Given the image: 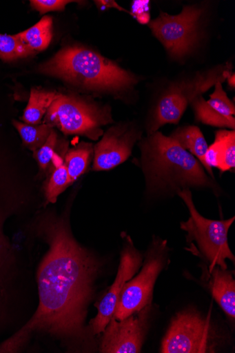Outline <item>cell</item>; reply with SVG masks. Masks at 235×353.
<instances>
[{
    "label": "cell",
    "mask_w": 235,
    "mask_h": 353,
    "mask_svg": "<svg viewBox=\"0 0 235 353\" xmlns=\"http://www.w3.org/2000/svg\"><path fill=\"white\" fill-rule=\"evenodd\" d=\"M43 232L50 250L38 272L39 305L27 325L3 349L22 345L32 332H45L66 341L82 343L85 319L101 263L74 238L61 219L44 221Z\"/></svg>",
    "instance_id": "cell-1"
},
{
    "label": "cell",
    "mask_w": 235,
    "mask_h": 353,
    "mask_svg": "<svg viewBox=\"0 0 235 353\" xmlns=\"http://www.w3.org/2000/svg\"><path fill=\"white\" fill-rule=\"evenodd\" d=\"M141 168L149 194H177L183 189L216 190L203 165L173 138L156 132L141 144Z\"/></svg>",
    "instance_id": "cell-2"
},
{
    "label": "cell",
    "mask_w": 235,
    "mask_h": 353,
    "mask_svg": "<svg viewBox=\"0 0 235 353\" xmlns=\"http://www.w3.org/2000/svg\"><path fill=\"white\" fill-rule=\"evenodd\" d=\"M40 71L94 90H121L136 83L135 77L113 61L81 47L62 49L42 64Z\"/></svg>",
    "instance_id": "cell-3"
},
{
    "label": "cell",
    "mask_w": 235,
    "mask_h": 353,
    "mask_svg": "<svg viewBox=\"0 0 235 353\" xmlns=\"http://www.w3.org/2000/svg\"><path fill=\"white\" fill-rule=\"evenodd\" d=\"M190 212V218L181 223V230L186 232L187 248L205 262L210 273L216 267L227 269V260L234 263V256L228 244V231L235 217L227 220H212L201 216L196 210L190 189L177 192Z\"/></svg>",
    "instance_id": "cell-4"
},
{
    "label": "cell",
    "mask_w": 235,
    "mask_h": 353,
    "mask_svg": "<svg viewBox=\"0 0 235 353\" xmlns=\"http://www.w3.org/2000/svg\"><path fill=\"white\" fill-rule=\"evenodd\" d=\"M167 256V241L154 236L141 272L124 285L113 316L122 320L152 305L154 285L166 265Z\"/></svg>",
    "instance_id": "cell-5"
},
{
    "label": "cell",
    "mask_w": 235,
    "mask_h": 353,
    "mask_svg": "<svg viewBox=\"0 0 235 353\" xmlns=\"http://www.w3.org/2000/svg\"><path fill=\"white\" fill-rule=\"evenodd\" d=\"M216 339L210 319L189 308L173 318L160 351L163 353L216 352Z\"/></svg>",
    "instance_id": "cell-6"
},
{
    "label": "cell",
    "mask_w": 235,
    "mask_h": 353,
    "mask_svg": "<svg viewBox=\"0 0 235 353\" xmlns=\"http://www.w3.org/2000/svg\"><path fill=\"white\" fill-rule=\"evenodd\" d=\"M229 74L226 68H220L198 74L167 89L159 100L148 126L149 135L165 124L178 123L189 104L218 82L224 81Z\"/></svg>",
    "instance_id": "cell-7"
},
{
    "label": "cell",
    "mask_w": 235,
    "mask_h": 353,
    "mask_svg": "<svg viewBox=\"0 0 235 353\" xmlns=\"http://www.w3.org/2000/svg\"><path fill=\"white\" fill-rule=\"evenodd\" d=\"M108 110L72 96L58 94L48 110L47 124L57 126L65 134H79L96 140L101 126L111 122Z\"/></svg>",
    "instance_id": "cell-8"
},
{
    "label": "cell",
    "mask_w": 235,
    "mask_h": 353,
    "mask_svg": "<svg viewBox=\"0 0 235 353\" xmlns=\"http://www.w3.org/2000/svg\"><path fill=\"white\" fill-rule=\"evenodd\" d=\"M203 13V9L187 6L178 15L161 13L150 22V27L172 57L182 58L190 53L198 42V25Z\"/></svg>",
    "instance_id": "cell-9"
},
{
    "label": "cell",
    "mask_w": 235,
    "mask_h": 353,
    "mask_svg": "<svg viewBox=\"0 0 235 353\" xmlns=\"http://www.w3.org/2000/svg\"><path fill=\"white\" fill-rule=\"evenodd\" d=\"M151 307L147 305L122 320L112 316L103 333L100 352H141L148 330Z\"/></svg>",
    "instance_id": "cell-10"
},
{
    "label": "cell",
    "mask_w": 235,
    "mask_h": 353,
    "mask_svg": "<svg viewBox=\"0 0 235 353\" xmlns=\"http://www.w3.org/2000/svg\"><path fill=\"white\" fill-rule=\"evenodd\" d=\"M143 254L127 236L121 252L116 279L105 297L100 301L98 313L92 320V330L94 335L103 333L105 330L114 316L124 285L136 274L143 265Z\"/></svg>",
    "instance_id": "cell-11"
},
{
    "label": "cell",
    "mask_w": 235,
    "mask_h": 353,
    "mask_svg": "<svg viewBox=\"0 0 235 353\" xmlns=\"http://www.w3.org/2000/svg\"><path fill=\"white\" fill-rule=\"evenodd\" d=\"M140 137V134L132 128H111L95 145L93 170L108 171L125 162Z\"/></svg>",
    "instance_id": "cell-12"
},
{
    "label": "cell",
    "mask_w": 235,
    "mask_h": 353,
    "mask_svg": "<svg viewBox=\"0 0 235 353\" xmlns=\"http://www.w3.org/2000/svg\"><path fill=\"white\" fill-rule=\"evenodd\" d=\"M191 104L198 121L212 126L234 130V105L223 90L221 82L216 83L215 90L209 101H205L200 95Z\"/></svg>",
    "instance_id": "cell-13"
},
{
    "label": "cell",
    "mask_w": 235,
    "mask_h": 353,
    "mask_svg": "<svg viewBox=\"0 0 235 353\" xmlns=\"http://www.w3.org/2000/svg\"><path fill=\"white\" fill-rule=\"evenodd\" d=\"M209 288L220 307L232 320L235 316V280L233 274L216 267L209 273Z\"/></svg>",
    "instance_id": "cell-14"
},
{
    "label": "cell",
    "mask_w": 235,
    "mask_h": 353,
    "mask_svg": "<svg viewBox=\"0 0 235 353\" xmlns=\"http://www.w3.org/2000/svg\"><path fill=\"white\" fill-rule=\"evenodd\" d=\"M171 137L183 148L196 157L205 167V154L209 146L203 134L197 126L187 125L179 128Z\"/></svg>",
    "instance_id": "cell-15"
},
{
    "label": "cell",
    "mask_w": 235,
    "mask_h": 353,
    "mask_svg": "<svg viewBox=\"0 0 235 353\" xmlns=\"http://www.w3.org/2000/svg\"><path fill=\"white\" fill-rule=\"evenodd\" d=\"M16 37L34 52L47 49L52 39V18L44 17L36 25Z\"/></svg>",
    "instance_id": "cell-16"
},
{
    "label": "cell",
    "mask_w": 235,
    "mask_h": 353,
    "mask_svg": "<svg viewBox=\"0 0 235 353\" xmlns=\"http://www.w3.org/2000/svg\"><path fill=\"white\" fill-rule=\"evenodd\" d=\"M58 94L32 88L22 119L25 123L37 125L41 120L52 103L57 98Z\"/></svg>",
    "instance_id": "cell-17"
},
{
    "label": "cell",
    "mask_w": 235,
    "mask_h": 353,
    "mask_svg": "<svg viewBox=\"0 0 235 353\" xmlns=\"http://www.w3.org/2000/svg\"><path fill=\"white\" fill-rule=\"evenodd\" d=\"M214 148L218 159V169L221 172L231 171L235 168V132L221 130L216 134Z\"/></svg>",
    "instance_id": "cell-18"
},
{
    "label": "cell",
    "mask_w": 235,
    "mask_h": 353,
    "mask_svg": "<svg viewBox=\"0 0 235 353\" xmlns=\"http://www.w3.org/2000/svg\"><path fill=\"white\" fill-rule=\"evenodd\" d=\"M93 152L92 145L81 143L70 150L65 156V165L68 171L71 184L86 171Z\"/></svg>",
    "instance_id": "cell-19"
},
{
    "label": "cell",
    "mask_w": 235,
    "mask_h": 353,
    "mask_svg": "<svg viewBox=\"0 0 235 353\" xmlns=\"http://www.w3.org/2000/svg\"><path fill=\"white\" fill-rule=\"evenodd\" d=\"M52 163L54 170L45 188V197L49 203H54L71 182L63 159L56 153L53 155Z\"/></svg>",
    "instance_id": "cell-20"
},
{
    "label": "cell",
    "mask_w": 235,
    "mask_h": 353,
    "mask_svg": "<svg viewBox=\"0 0 235 353\" xmlns=\"http://www.w3.org/2000/svg\"><path fill=\"white\" fill-rule=\"evenodd\" d=\"M13 124L18 130L23 144L35 152L48 140L52 132V126L49 124L30 125L14 121Z\"/></svg>",
    "instance_id": "cell-21"
},
{
    "label": "cell",
    "mask_w": 235,
    "mask_h": 353,
    "mask_svg": "<svg viewBox=\"0 0 235 353\" xmlns=\"http://www.w3.org/2000/svg\"><path fill=\"white\" fill-rule=\"evenodd\" d=\"M35 53L16 36L0 34V59L12 61Z\"/></svg>",
    "instance_id": "cell-22"
},
{
    "label": "cell",
    "mask_w": 235,
    "mask_h": 353,
    "mask_svg": "<svg viewBox=\"0 0 235 353\" xmlns=\"http://www.w3.org/2000/svg\"><path fill=\"white\" fill-rule=\"evenodd\" d=\"M57 143V135L53 130L46 142L34 152V157L41 169L46 170L52 163Z\"/></svg>",
    "instance_id": "cell-23"
},
{
    "label": "cell",
    "mask_w": 235,
    "mask_h": 353,
    "mask_svg": "<svg viewBox=\"0 0 235 353\" xmlns=\"http://www.w3.org/2000/svg\"><path fill=\"white\" fill-rule=\"evenodd\" d=\"M31 6L35 10L45 14L53 11H63L66 5L73 3L68 0H31Z\"/></svg>",
    "instance_id": "cell-24"
},
{
    "label": "cell",
    "mask_w": 235,
    "mask_h": 353,
    "mask_svg": "<svg viewBox=\"0 0 235 353\" xmlns=\"http://www.w3.org/2000/svg\"><path fill=\"white\" fill-rule=\"evenodd\" d=\"M149 1H136L133 4L132 16L141 23L147 24L150 19Z\"/></svg>",
    "instance_id": "cell-25"
},
{
    "label": "cell",
    "mask_w": 235,
    "mask_h": 353,
    "mask_svg": "<svg viewBox=\"0 0 235 353\" xmlns=\"http://www.w3.org/2000/svg\"><path fill=\"white\" fill-rule=\"evenodd\" d=\"M95 3L99 8H115L120 11L129 13L127 11L120 7L115 1H95Z\"/></svg>",
    "instance_id": "cell-26"
},
{
    "label": "cell",
    "mask_w": 235,
    "mask_h": 353,
    "mask_svg": "<svg viewBox=\"0 0 235 353\" xmlns=\"http://www.w3.org/2000/svg\"><path fill=\"white\" fill-rule=\"evenodd\" d=\"M228 80V82H229V84L232 86V87H234L235 85V82H234V74H232L231 75V73L228 75L227 77V79Z\"/></svg>",
    "instance_id": "cell-27"
}]
</instances>
